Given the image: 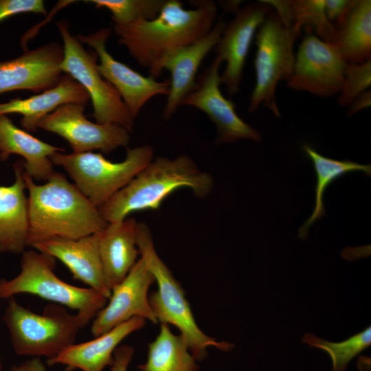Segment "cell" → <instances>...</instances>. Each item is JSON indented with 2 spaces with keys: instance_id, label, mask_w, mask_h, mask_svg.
Segmentation results:
<instances>
[{
  "instance_id": "6da1fadb",
  "label": "cell",
  "mask_w": 371,
  "mask_h": 371,
  "mask_svg": "<svg viewBox=\"0 0 371 371\" xmlns=\"http://www.w3.org/2000/svg\"><path fill=\"white\" fill-rule=\"evenodd\" d=\"M185 9L179 0H166L158 16L125 25L113 24L118 43L124 45L150 76H161L166 60L179 49L203 37L213 27L218 14L211 0L191 1Z\"/></svg>"
},
{
  "instance_id": "7a4b0ae2",
  "label": "cell",
  "mask_w": 371,
  "mask_h": 371,
  "mask_svg": "<svg viewBox=\"0 0 371 371\" xmlns=\"http://www.w3.org/2000/svg\"><path fill=\"white\" fill-rule=\"evenodd\" d=\"M28 192V246L53 238L78 239L100 233L108 223L100 210L61 172L36 184L25 171Z\"/></svg>"
},
{
  "instance_id": "3957f363",
  "label": "cell",
  "mask_w": 371,
  "mask_h": 371,
  "mask_svg": "<svg viewBox=\"0 0 371 371\" xmlns=\"http://www.w3.org/2000/svg\"><path fill=\"white\" fill-rule=\"evenodd\" d=\"M214 186L212 177L201 170L187 155L175 159L157 157L99 210L109 223L122 221L133 212L158 210L175 191L187 188L199 199Z\"/></svg>"
},
{
  "instance_id": "277c9868",
  "label": "cell",
  "mask_w": 371,
  "mask_h": 371,
  "mask_svg": "<svg viewBox=\"0 0 371 371\" xmlns=\"http://www.w3.org/2000/svg\"><path fill=\"white\" fill-rule=\"evenodd\" d=\"M137 245L141 258L157 283V290L148 297L157 322L176 326L196 361L207 357L209 347L226 352L232 350L233 344L217 341L198 326L183 289L157 254L150 230L144 223H138Z\"/></svg>"
},
{
  "instance_id": "5b68a950",
  "label": "cell",
  "mask_w": 371,
  "mask_h": 371,
  "mask_svg": "<svg viewBox=\"0 0 371 371\" xmlns=\"http://www.w3.org/2000/svg\"><path fill=\"white\" fill-rule=\"evenodd\" d=\"M55 262L54 257L36 249L25 250L18 275L0 280V299L20 293L38 296L76 310L84 328L105 306L108 299L91 288L75 286L60 280L54 272Z\"/></svg>"
},
{
  "instance_id": "8992f818",
  "label": "cell",
  "mask_w": 371,
  "mask_h": 371,
  "mask_svg": "<svg viewBox=\"0 0 371 371\" xmlns=\"http://www.w3.org/2000/svg\"><path fill=\"white\" fill-rule=\"evenodd\" d=\"M2 318L14 352L31 358L49 359L57 356L74 344L82 328L78 315L69 313L62 305L48 304L38 314L19 304L14 297L8 299Z\"/></svg>"
},
{
  "instance_id": "52a82bcc",
  "label": "cell",
  "mask_w": 371,
  "mask_h": 371,
  "mask_svg": "<svg viewBox=\"0 0 371 371\" xmlns=\"http://www.w3.org/2000/svg\"><path fill=\"white\" fill-rule=\"evenodd\" d=\"M50 159L53 164L63 168L78 188L100 208L154 159V150L150 145L127 148L125 159L119 162L93 152H57Z\"/></svg>"
},
{
  "instance_id": "ba28073f",
  "label": "cell",
  "mask_w": 371,
  "mask_h": 371,
  "mask_svg": "<svg viewBox=\"0 0 371 371\" xmlns=\"http://www.w3.org/2000/svg\"><path fill=\"white\" fill-rule=\"evenodd\" d=\"M302 30L285 27L275 12L271 11L255 35L256 52L254 59L256 83L248 111L255 112L260 105L280 117L276 102L278 83L291 78L295 60L294 45Z\"/></svg>"
},
{
  "instance_id": "9c48e42d",
  "label": "cell",
  "mask_w": 371,
  "mask_h": 371,
  "mask_svg": "<svg viewBox=\"0 0 371 371\" xmlns=\"http://www.w3.org/2000/svg\"><path fill=\"white\" fill-rule=\"evenodd\" d=\"M56 26L63 41L62 72L70 76L87 91L93 104V116L96 122L116 124L131 133L134 120L117 91L97 70L95 52L83 47L76 36L71 34L65 21L56 22Z\"/></svg>"
},
{
  "instance_id": "30bf717a",
  "label": "cell",
  "mask_w": 371,
  "mask_h": 371,
  "mask_svg": "<svg viewBox=\"0 0 371 371\" xmlns=\"http://www.w3.org/2000/svg\"><path fill=\"white\" fill-rule=\"evenodd\" d=\"M346 63L333 43L306 34L295 53L293 71L286 85L295 91L330 98L340 93Z\"/></svg>"
},
{
  "instance_id": "8fae6325",
  "label": "cell",
  "mask_w": 371,
  "mask_h": 371,
  "mask_svg": "<svg viewBox=\"0 0 371 371\" xmlns=\"http://www.w3.org/2000/svg\"><path fill=\"white\" fill-rule=\"evenodd\" d=\"M222 61L215 56L196 77V85L181 102L180 106H194L204 112L215 124L216 144L240 139L260 142V133L238 116L234 102L226 98L220 89V67Z\"/></svg>"
},
{
  "instance_id": "7c38bea8",
  "label": "cell",
  "mask_w": 371,
  "mask_h": 371,
  "mask_svg": "<svg viewBox=\"0 0 371 371\" xmlns=\"http://www.w3.org/2000/svg\"><path fill=\"white\" fill-rule=\"evenodd\" d=\"M85 105L76 103L59 106L45 115L38 128L64 138L75 153L99 150L108 154L120 146H127L130 132L116 124H98L84 115Z\"/></svg>"
},
{
  "instance_id": "4fadbf2b",
  "label": "cell",
  "mask_w": 371,
  "mask_h": 371,
  "mask_svg": "<svg viewBox=\"0 0 371 371\" xmlns=\"http://www.w3.org/2000/svg\"><path fill=\"white\" fill-rule=\"evenodd\" d=\"M111 34V28H102L87 35L79 34L76 37L81 43L93 49L100 60L96 65L97 70L117 91L135 120L150 99L158 95H168L170 80L158 81L150 76H144L115 60L106 48Z\"/></svg>"
},
{
  "instance_id": "5bb4252c",
  "label": "cell",
  "mask_w": 371,
  "mask_h": 371,
  "mask_svg": "<svg viewBox=\"0 0 371 371\" xmlns=\"http://www.w3.org/2000/svg\"><path fill=\"white\" fill-rule=\"evenodd\" d=\"M272 10L261 0L240 8L234 19L226 24L214 47L216 57L226 63L220 80L221 84L225 85L229 95L239 91L251 43L258 27Z\"/></svg>"
},
{
  "instance_id": "9a60e30c",
  "label": "cell",
  "mask_w": 371,
  "mask_h": 371,
  "mask_svg": "<svg viewBox=\"0 0 371 371\" xmlns=\"http://www.w3.org/2000/svg\"><path fill=\"white\" fill-rule=\"evenodd\" d=\"M154 282L153 273L140 258L123 280L111 289L109 301L92 320V335L100 336L134 317L157 324L148 297Z\"/></svg>"
},
{
  "instance_id": "2e32d148",
  "label": "cell",
  "mask_w": 371,
  "mask_h": 371,
  "mask_svg": "<svg viewBox=\"0 0 371 371\" xmlns=\"http://www.w3.org/2000/svg\"><path fill=\"white\" fill-rule=\"evenodd\" d=\"M63 47L50 42L0 62V93L15 90L39 93L55 87L62 77Z\"/></svg>"
},
{
  "instance_id": "e0dca14e",
  "label": "cell",
  "mask_w": 371,
  "mask_h": 371,
  "mask_svg": "<svg viewBox=\"0 0 371 371\" xmlns=\"http://www.w3.org/2000/svg\"><path fill=\"white\" fill-rule=\"evenodd\" d=\"M99 234L78 239L53 238L36 243L31 247L60 260L74 279L109 299L111 291L106 283L100 258Z\"/></svg>"
},
{
  "instance_id": "ac0fdd59",
  "label": "cell",
  "mask_w": 371,
  "mask_h": 371,
  "mask_svg": "<svg viewBox=\"0 0 371 371\" xmlns=\"http://www.w3.org/2000/svg\"><path fill=\"white\" fill-rule=\"evenodd\" d=\"M227 23L221 16L203 37L173 54L166 62L164 69L170 71V88L163 111L164 119H170L182 100L195 87L198 69L210 52L218 42Z\"/></svg>"
},
{
  "instance_id": "d6986e66",
  "label": "cell",
  "mask_w": 371,
  "mask_h": 371,
  "mask_svg": "<svg viewBox=\"0 0 371 371\" xmlns=\"http://www.w3.org/2000/svg\"><path fill=\"white\" fill-rule=\"evenodd\" d=\"M146 319L134 317L93 340L72 344L57 356L46 361L49 366H65V371H103L113 362L119 344L132 333L141 329Z\"/></svg>"
},
{
  "instance_id": "ffe728a7",
  "label": "cell",
  "mask_w": 371,
  "mask_h": 371,
  "mask_svg": "<svg viewBox=\"0 0 371 371\" xmlns=\"http://www.w3.org/2000/svg\"><path fill=\"white\" fill-rule=\"evenodd\" d=\"M23 159L13 164L14 181L0 186V254H21L28 247V201Z\"/></svg>"
},
{
  "instance_id": "44dd1931",
  "label": "cell",
  "mask_w": 371,
  "mask_h": 371,
  "mask_svg": "<svg viewBox=\"0 0 371 371\" xmlns=\"http://www.w3.org/2000/svg\"><path fill=\"white\" fill-rule=\"evenodd\" d=\"M138 223L135 218L127 217L109 223L99 234L100 258L111 291L123 280L137 261Z\"/></svg>"
},
{
  "instance_id": "7402d4cb",
  "label": "cell",
  "mask_w": 371,
  "mask_h": 371,
  "mask_svg": "<svg viewBox=\"0 0 371 371\" xmlns=\"http://www.w3.org/2000/svg\"><path fill=\"white\" fill-rule=\"evenodd\" d=\"M89 100L85 88L70 76L65 74L53 88L28 98H17L1 103L0 115L21 114V126L27 131L36 132L39 122L59 106L69 103L85 105Z\"/></svg>"
},
{
  "instance_id": "603a6c76",
  "label": "cell",
  "mask_w": 371,
  "mask_h": 371,
  "mask_svg": "<svg viewBox=\"0 0 371 371\" xmlns=\"http://www.w3.org/2000/svg\"><path fill=\"white\" fill-rule=\"evenodd\" d=\"M65 150L18 128L7 115H0V160L6 161L12 154L20 155L24 170L34 180L47 181L55 172L51 157Z\"/></svg>"
},
{
  "instance_id": "cb8c5ba5",
  "label": "cell",
  "mask_w": 371,
  "mask_h": 371,
  "mask_svg": "<svg viewBox=\"0 0 371 371\" xmlns=\"http://www.w3.org/2000/svg\"><path fill=\"white\" fill-rule=\"evenodd\" d=\"M302 150L313 163L317 179L313 211L299 229V237L304 239L311 226L326 214L323 197L326 190L332 182L352 172H361L367 176H370L371 166L370 164H360L349 160H337L326 157L307 144L302 145Z\"/></svg>"
},
{
  "instance_id": "d4e9b609",
  "label": "cell",
  "mask_w": 371,
  "mask_h": 371,
  "mask_svg": "<svg viewBox=\"0 0 371 371\" xmlns=\"http://www.w3.org/2000/svg\"><path fill=\"white\" fill-rule=\"evenodd\" d=\"M333 44L347 63H361L371 58V1L358 0Z\"/></svg>"
},
{
  "instance_id": "484cf974",
  "label": "cell",
  "mask_w": 371,
  "mask_h": 371,
  "mask_svg": "<svg viewBox=\"0 0 371 371\" xmlns=\"http://www.w3.org/2000/svg\"><path fill=\"white\" fill-rule=\"evenodd\" d=\"M139 371H199L196 360L181 335H176L162 323L155 339L148 345L146 361Z\"/></svg>"
},
{
  "instance_id": "4316f807",
  "label": "cell",
  "mask_w": 371,
  "mask_h": 371,
  "mask_svg": "<svg viewBox=\"0 0 371 371\" xmlns=\"http://www.w3.org/2000/svg\"><path fill=\"white\" fill-rule=\"evenodd\" d=\"M302 341L311 347L320 348L330 355L333 371H344L349 362L371 344V327L341 342H330L312 334H304Z\"/></svg>"
},
{
  "instance_id": "83f0119b",
  "label": "cell",
  "mask_w": 371,
  "mask_h": 371,
  "mask_svg": "<svg viewBox=\"0 0 371 371\" xmlns=\"http://www.w3.org/2000/svg\"><path fill=\"white\" fill-rule=\"evenodd\" d=\"M293 26L313 30L324 41L333 43L337 29L325 14L324 0H289Z\"/></svg>"
},
{
  "instance_id": "f1b7e54d",
  "label": "cell",
  "mask_w": 371,
  "mask_h": 371,
  "mask_svg": "<svg viewBox=\"0 0 371 371\" xmlns=\"http://www.w3.org/2000/svg\"><path fill=\"white\" fill-rule=\"evenodd\" d=\"M166 0H88L97 8H106L115 25H125L139 19L151 20L159 14Z\"/></svg>"
},
{
  "instance_id": "f546056e",
  "label": "cell",
  "mask_w": 371,
  "mask_h": 371,
  "mask_svg": "<svg viewBox=\"0 0 371 371\" xmlns=\"http://www.w3.org/2000/svg\"><path fill=\"white\" fill-rule=\"evenodd\" d=\"M371 85V58L361 63H346L338 103L348 107L352 100Z\"/></svg>"
},
{
  "instance_id": "4dcf8cb0",
  "label": "cell",
  "mask_w": 371,
  "mask_h": 371,
  "mask_svg": "<svg viewBox=\"0 0 371 371\" xmlns=\"http://www.w3.org/2000/svg\"><path fill=\"white\" fill-rule=\"evenodd\" d=\"M32 12L46 14L43 0H0V23L11 16Z\"/></svg>"
},
{
  "instance_id": "1f68e13d",
  "label": "cell",
  "mask_w": 371,
  "mask_h": 371,
  "mask_svg": "<svg viewBox=\"0 0 371 371\" xmlns=\"http://www.w3.org/2000/svg\"><path fill=\"white\" fill-rule=\"evenodd\" d=\"M358 0H324V10L327 19L336 29L345 23Z\"/></svg>"
},
{
  "instance_id": "d6a6232c",
  "label": "cell",
  "mask_w": 371,
  "mask_h": 371,
  "mask_svg": "<svg viewBox=\"0 0 371 371\" xmlns=\"http://www.w3.org/2000/svg\"><path fill=\"white\" fill-rule=\"evenodd\" d=\"M133 355V347L128 345L118 346L114 351L113 362L109 371H127Z\"/></svg>"
},
{
  "instance_id": "836d02e7",
  "label": "cell",
  "mask_w": 371,
  "mask_h": 371,
  "mask_svg": "<svg viewBox=\"0 0 371 371\" xmlns=\"http://www.w3.org/2000/svg\"><path fill=\"white\" fill-rule=\"evenodd\" d=\"M371 91L368 89L357 96L350 104L348 111V116H352L359 111L370 107Z\"/></svg>"
},
{
  "instance_id": "e575fe53",
  "label": "cell",
  "mask_w": 371,
  "mask_h": 371,
  "mask_svg": "<svg viewBox=\"0 0 371 371\" xmlns=\"http://www.w3.org/2000/svg\"><path fill=\"white\" fill-rule=\"evenodd\" d=\"M10 371H46V367L40 358L33 357L12 366Z\"/></svg>"
},
{
  "instance_id": "d590c367",
  "label": "cell",
  "mask_w": 371,
  "mask_h": 371,
  "mask_svg": "<svg viewBox=\"0 0 371 371\" xmlns=\"http://www.w3.org/2000/svg\"><path fill=\"white\" fill-rule=\"evenodd\" d=\"M219 3L222 8L227 12H232V13H237L238 10L240 9V5L241 3V1H220Z\"/></svg>"
},
{
  "instance_id": "8d00e7d4",
  "label": "cell",
  "mask_w": 371,
  "mask_h": 371,
  "mask_svg": "<svg viewBox=\"0 0 371 371\" xmlns=\"http://www.w3.org/2000/svg\"><path fill=\"white\" fill-rule=\"evenodd\" d=\"M0 371H3V366H2L1 357H0Z\"/></svg>"
}]
</instances>
